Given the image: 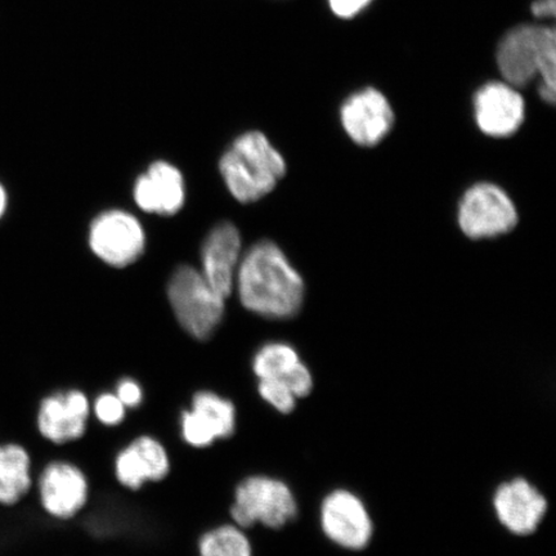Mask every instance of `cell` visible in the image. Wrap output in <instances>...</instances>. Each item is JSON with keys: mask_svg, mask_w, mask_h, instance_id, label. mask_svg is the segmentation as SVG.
I'll return each mask as SVG.
<instances>
[{"mask_svg": "<svg viewBox=\"0 0 556 556\" xmlns=\"http://www.w3.org/2000/svg\"><path fill=\"white\" fill-rule=\"evenodd\" d=\"M235 285L243 307L262 317H294L304 302L301 274L273 241L256 242L248 250L240 261Z\"/></svg>", "mask_w": 556, "mask_h": 556, "instance_id": "1", "label": "cell"}, {"mask_svg": "<svg viewBox=\"0 0 556 556\" xmlns=\"http://www.w3.org/2000/svg\"><path fill=\"white\" fill-rule=\"evenodd\" d=\"M219 170L232 197L252 204L275 190L287 174V162L266 135L247 131L220 157Z\"/></svg>", "mask_w": 556, "mask_h": 556, "instance_id": "2", "label": "cell"}, {"mask_svg": "<svg viewBox=\"0 0 556 556\" xmlns=\"http://www.w3.org/2000/svg\"><path fill=\"white\" fill-rule=\"evenodd\" d=\"M497 65L514 88L526 87L540 76L541 99L554 104L556 35L552 27L521 25L507 33L497 48Z\"/></svg>", "mask_w": 556, "mask_h": 556, "instance_id": "3", "label": "cell"}, {"mask_svg": "<svg viewBox=\"0 0 556 556\" xmlns=\"http://www.w3.org/2000/svg\"><path fill=\"white\" fill-rule=\"evenodd\" d=\"M169 302L178 323L194 339L206 340L225 316L226 299L191 266L174 270L168 283Z\"/></svg>", "mask_w": 556, "mask_h": 556, "instance_id": "4", "label": "cell"}, {"mask_svg": "<svg viewBox=\"0 0 556 556\" xmlns=\"http://www.w3.org/2000/svg\"><path fill=\"white\" fill-rule=\"evenodd\" d=\"M231 516L241 528L261 523L278 530L295 519L298 503L293 491L280 479L253 476L236 489Z\"/></svg>", "mask_w": 556, "mask_h": 556, "instance_id": "5", "label": "cell"}, {"mask_svg": "<svg viewBox=\"0 0 556 556\" xmlns=\"http://www.w3.org/2000/svg\"><path fill=\"white\" fill-rule=\"evenodd\" d=\"M516 204L502 187L481 182L470 187L457 208L458 226L472 240L498 238L518 225Z\"/></svg>", "mask_w": 556, "mask_h": 556, "instance_id": "6", "label": "cell"}, {"mask_svg": "<svg viewBox=\"0 0 556 556\" xmlns=\"http://www.w3.org/2000/svg\"><path fill=\"white\" fill-rule=\"evenodd\" d=\"M89 247L109 266L128 267L144 253V229L130 213L117 208L103 212L90 225Z\"/></svg>", "mask_w": 556, "mask_h": 556, "instance_id": "7", "label": "cell"}, {"mask_svg": "<svg viewBox=\"0 0 556 556\" xmlns=\"http://www.w3.org/2000/svg\"><path fill=\"white\" fill-rule=\"evenodd\" d=\"M319 518L325 536L346 551H364L371 542L372 519L356 493L346 490L330 492L324 498Z\"/></svg>", "mask_w": 556, "mask_h": 556, "instance_id": "8", "label": "cell"}, {"mask_svg": "<svg viewBox=\"0 0 556 556\" xmlns=\"http://www.w3.org/2000/svg\"><path fill=\"white\" fill-rule=\"evenodd\" d=\"M236 429V408L231 401L208 391L193 395L191 408L180 416V434L192 447L204 448L226 440Z\"/></svg>", "mask_w": 556, "mask_h": 556, "instance_id": "9", "label": "cell"}, {"mask_svg": "<svg viewBox=\"0 0 556 556\" xmlns=\"http://www.w3.org/2000/svg\"><path fill=\"white\" fill-rule=\"evenodd\" d=\"M340 121L354 143L372 148L391 134L394 113L384 94L367 88L352 94L344 102L340 110Z\"/></svg>", "mask_w": 556, "mask_h": 556, "instance_id": "10", "label": "cell"}, {"mask_svg": "<svg viewBox=\"0 0 556 556\" xmlns=\"http://www.w3.org/2000/svg\"><path fill=\"white\" fill-rule=\"evenodd\" d=\"M39 502L48 516L65 520L76 516L88 500L85 472L66 462H52L38 478Z\"/></svg>", "mask_w": 556, "mask_h": 556, "instance_id": "11", "label": "cell"}, {"mask_svg": "<svg viewBox=\"0 0 556 556\" xmlns=\"http://www.w3.org/2000/svg\"><path fill=\"white\" fill-rule=\"evenodd\" d=\"M90 405L87 395L76 389L55 392L40 401L38 432L45 440L64 444L86 433Z\"/></svg>", "mask_w": 556, "mask_h": 556, "instance_id": "12", "label": "cell"}, {"mask_svg": "<svg viewBox=\"0 0 556 556\" xmlns=\"http://www.w3.org/2000/svg\"><path fill=\"white\" fill-rule=\"evenodd\" d=\"M493 509L507 531L517 536L536 532L547 511V500L525 478H514L498 486Z\"/></svg>", "mask_w": 556, "mask_h": 556, "instance_id": "13", "label": "cell"}, {"mask_svg": "<svg viewBox=\"0 0 556 556\" xmlns=\"http://www.w3.org/2000/svg\"><path fill=\"white\" fill-rule=\"evenodd\" d=\"M475 115L482 134L493 138L516 135L526 117V103L507 83L491 81L475 96Z\"/></svg>", "mask_w": 556, "mask_h": 556, "instance_id": "14", "label": "cell"}, {"mask_svg": "<svg viewBox=\"0 0 556 556\" xmlns=\"http://www.w3.org/2000/svg\"><path fill=\"white\" fill-rule=\"evenodd\" d=\"M241 261V236L231 222H222L206 236L201 249V274L225 299L235 288L236 273Z\"/></svg>", "mask_w": 556, "mask_h": 556, "instance_id": "15", "label": "cell"}, {"mask_svg": "<svg viewBox=\"0 0 556 556\" xmlns=\"http://www.w3.org/2000/svg\"><path fill=\"white\" fill-rule=\"evenodd\" d=\"M135 200L146 213L163 217L177 214L186 201L182 173L166 162L151 164L136 180Z\"/></svg>", "mask_w": 556, "mask_h": 556, "instance_id": "16", "label": "cell"}, {"mask_svg": "<svg viewBox=\"0 0 556 556\" xmlns=\"http://www.w3.org/2000/svg\"><path fill=\"white\" fill-rule=\"evenodd\" d=\"M170 462L168 452L155 438L143 435L130 442L115 460L117 481L131 491L144 483L162 481L168 476Z\"/></svg>", "mask_w": 556, "mask_h": 556, "instance_id": "17", "label": "cell"}, {"mask_svg": "<svg viewBox=\"0 0 556 556\" xmlns=\"http://www.w3.org/2000/svg\"><path fill=\"white\" fill-rule=\"evenodd\" d=\"M31 485L29 451L20 443H0V505H17L29 493Z\"/></svg>", "mask_w": 556, "mask_h": 556, "instance_id": "18", "label": "cell"}, {"mask_svg": "<svg viewBox=\"0 0 556 556\" xmlns=\"http://www.w3.org/2000/svg\"><path fill=\"white\" fill-rule=\"evenodd\" d=\"M301 365L303 363L295 348L287 343H268L255 353L253 371L258 380L277 379L289 384Z\"/></svg>", "mask_w": 556, "mask_h": 556, "instance_id": "19", "label": "cell"}, {"mask_svg": "<svg viewBox=\"0 0 556 556\" xmlns=\"http://www.w3.org/2000/svg\"><path fill=\"white\" fill-rule=\"evenodd\" d=\"M200 556H253L252 544L239 526H220L199 542Z\"/></svg>", "mask_w": 556, "mask_h": 556, "instance_id": "20", "label": "cell"}, {"mask_svg": "<svg viewBox=\"0 0 556 556\" xmlns=\"http://www.w3.org/2000/svg\"><path fill=\"white\" fill-rule=\"evenodd\" d=\"M261 397L281 414L294 412L296 397L287 382L277 379H261L258 384Z\"/></svg>", "mask_w": 556, "mask_h": 556, "instance_id": "21", "label": "cell"}, {"mask_svg": "<svg viewBox=\"0 0 556 556\" xmlns=\"http://www.w3.org/2000/svg\"><path fill=\"white\" fill-rule=\"evenodd\" d=\"M94 415L104 426L114 427L124 420L127 408L115 393H103L94 402Z\"/></svg>", "mask_w": 556, "mask_h": 556, "instance_id": "22", "label": "cell"}, {"mask_svg": "<svg viewBox=\"0 0 556 556\" xmlns=\"http://www.w3.org/2000/svg\"><path fill=\"white\" fill-rule=\"evenodd\" d=\"M115 394L125 408H136L143 401L142 388L134 379H123L117 382Z\"/></svg>", "mask_w": 556, "mask_h": 556, "instance_id": "23", "label": "cell"}, {"mask_svg": "<svg viewBox=\"0 0 556 556\" xmlns=\"http://www.w3.org/2000/svg\"><path fill=\"white\" fill-rule=\"evenodd\" d=\"M371 2L372 0H329L332 12L344 18L356 16Z\"/></svg>", "mask_w": 556, "mask_h": 556, "instance_id": "24", "label": "cell"}, {"mask_svg": "<svg viewBox=\"0 0 556 556\" xmlns=\"http://www.w3.org/2000/svg\"><path fill=\"white\" fill-rule=\"evenodd\" d=\"M555 0H536L532 4V13L536 17H551L555 15Z\"/></svg>", "mask_w": 556, "mask_h": 556, "instance_id": "25", "label": "cell"}, {"mask_svg": "<svg viewBox=\"0 0 556 556\" xmlns=\"http://www.w3.org/2000/svg\"><path fill=\"white\" fill-rule=\"evenodd\" d=\"M7 207H9V193H7L4 186L0 184V219L3 218Z\"/></svg>", "mask_w": 556, "mask_h": 556, "instance_id": "26", "label": "cell"}]
</instances>
